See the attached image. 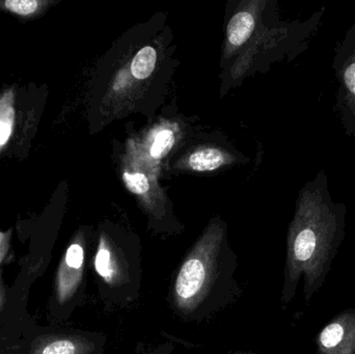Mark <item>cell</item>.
Listing matches in <instances>:
<instances>
[{
    "label": "cell",
    "mask_w": 355,
    "mask_h": 354,
    "mask_svg": "<svg viewBox=\"0 0 355 354\" xmlns=\"http://www.w3.org/2000/svg\"><path fill=\"white\" fill-rule=\"evenodd\" d=\"M346 218L347 207L333 199L321 170L300 189L288 229L282 310L291 305L300 283L306 303L322 288L345 237Z\"/></svg>",
    "instance_id": "cell-1"
},
{
    "label": "cell",
    "mask_w": 355,
    "mask_h": 354,
    "mask_svg": "<svg viewBox=\"0 0 355 354\" xmlns=\"http://www.w3.org/2000/svg\"><path fill=\"white\" fill-rule=\"evenodd\" d=\"M239 260L221 222H211L182 258L168 286V305L186 324L211 321L243 297Z\"/></svg>",
    "instance_id": "cell-2"
},
{
    "label": "cell",
    "mask_w": 355,
    "mask_h": 354,
    "mask_svg": "<svg viewBox=\"0 0 355 354\" xmlns=\"http://www.w3.org/2000/svg\"><path fill=\"white\" fill-rule=\"evenodd\" d=\"M93 264L99 297L107 311L127 310L139 301L144 269L137 241L100 233Z\"/></svg>",
    "instance_id": "cell-3"
},
{
    "label": "cell",
    "mask_w": 355,
    "mask_h": 354,
    "mask_svg": "<svg viewBox=\"0 0 355 354\" xmlns=\"http://www.w3.org/2000/svg\"><path fill=\"white\" fill-rule=\"evenodd\" d=\"M333 69L338 82L335 112L346 135L355 141V23L338 43Z\"/></svg>",
    "instance_id": "cell-4"
},
{
    "label": "cell",
    "mask_w": 355,
    "mask_h": 354,
    "mask_svg": "<svg viewBox=\"0 0 355 354\" xmlns=\"http://www.w3.org/2000/svg\"><path fill=\"white\" fill-rule=\"evenodd\" d=\"M316 354H355V309L344 310L323 326Z\"/></svg>",
    "instance_id": "cell-5"
},
{
    "label": "cell",
    "mask_w": 355,
    "mask_h": 354,
    "mask_svg": "<svg viewBox=\"0 0 355 354\" xmlns=\"http://www.w3.org/2000/svg\"><path fill=\"white\" fill-rule=\"evenodd\" d=\"M254 15L250 12H239L231 19L227 25V33L230 43L233 46L243 45L254 30Z\"/></svg>",
    "instance_id": "cell-6"
},
{
    "label": "cell",
    "mask_w": 355,
    "mask_h": 354,
    "mask_svg": "<svg viewBox=\"0 0 355 354\" xmlns=\"http://www.w3.org/2000/svg\"><path fill=\"white\" fill-rule=\"evenodd\" d=\"M227 162V156L217 149L207 148L193 152L188 159V166L196 172H211Z\"/></svg>",
    "instance_id": "cell-7"
},
{
    "label": "cell",
    "mask_w": 355,
    "mask_h": 354,
    "mask_svg": "<svg viewBox=\"0 0 355 354\" xmlns=\"http://www.w3.org/2000/svg\"><path fill=\"white\" fill-rule=\"evenodd\" d=\"M157 54L151 46H146L137 52L131 62V73L139 80L148 78L155 70Z\"/></svg>",
    "instance_id": "cell-8"
},
{
    "label": "cell",
    "mask_w": 355,
    "mask_h": 354,
    "mask_svg": "<svg viewBox=\"0 0 355 354\" xmlns=\"http://www.w3.org/2000/svg\"><path fill=\"white\" fill-rule=\"evenodd\" d=\"M175 143L174 132L171 130H162L154 137L153 143L150 148V154L155 159H159L166 155Z\"/></svg>",
    "instance_id": "cell-9"
},
{
    "label": "cell",
    "mask_w": 355,
    "mask_h": 354,
    "mask_svg": "<svg viewBox=\"0 0 355 354\" xmlns=\"http://www.w3.org/2000/svg\"><path fill=\"white\" fill-rule=\"evenodd\" d=\"M46 2L37 0H6L3 6L6 10L18 16L27 17L35 15Z\"/></svg>",
    "instance_id": "cell-10"
},
{
    "label": "cell",
    "mask_w": 355,
    "mask_h": 354,
    "mask_svg": "<svg viewBox=\"0 0 355 354\" xmlns=\"http://www.w3.org/2000/svg\"><path fill=\"white\" fill-rule=\"evenodd\" d=\"M123 179L127 188L135 195H145L149 191V181L147 177L141 172H125Z\"/></svg>",
    "instance_id": "cell-11"
},
{
    "label": "cell",
    "mask_w": 355,
    "mask_h": 354,
    "mask_svg": "<svg viewBox=\"0 0 355 354\" xmlns=\"http://www.w3.org/2000/svg\"><path fill=\"white\" fill-rule=\"evenodd\" d=\"M137 354H174L175 345L172 342L159 343V344H145L139 343Z\"/></svg>",
    "instance_id": "cell-12"
},
{
    "label": "cell",
    "mask_w": 355,
    "mask_h": 354,
    "mask_svg": "<svg viewBox=\"0 0 355 354\" xmlns=\"http://www.w3.org/2000/svg\"><path fill=\"white\" fill-rule=\"evenodd\" d=\"M10 134V126L8 123L0 121V145H3Z\"/></svg>",
    "instance_id": "cell-13"
},
{
    "label": "cell",
    "mask_w": 355,
    "mask_h": 354,
    "mask_svg": "<svg viewBox=\"0 0 355 354\" xmlns=\"http://www.w3.org/2000/svg\"><path fill=\"white\" fill-rule=\"evenodd\" d=\"M230 354H261L258 353H254V351H235Z\"/></svg>",
    "instance_id": "cell-14"
}]
</instances>
